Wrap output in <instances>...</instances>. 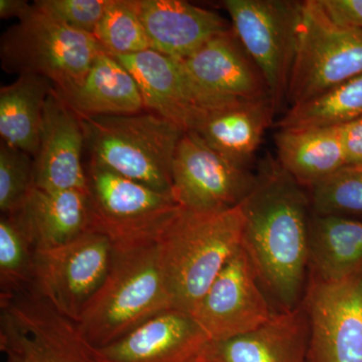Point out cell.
<instances>
[{"label":"cell","instance_id":"obj_24","mask_svg":"<svg viewBox=\"0 0 362 362\" xmlns=\"http://www.w3.org/2000/svg\"><path fill=\"white\" fill-rule=\"evenodd\" d=\"M54 89L49 78L20 75L0 89L1 141L35 158L39 151L42 115L47 97Z\"/></svg>","mask_w":362,"mask_h":362},{"label":"cell","instance_id":"obj_22","mask_svg":"<svg viewBox=\"0 0 362 362\" xmlns=\"http://www.w3.org/2000/svg\"><path fill=\"white\" fill-rule=\"evenodd\" d=\"M275 144L281 168L307 189L347 166L340 126L283 128Z\"/></svg>","mask_w":362,"mask_h":362},{"label":"cell","instance_id":"obj_29","mask_svg":"<svg viewBox=\"0 0 362 362\" xmlns=\"http://www.w3.org/2000/svg\"><path fill=\"white\" fill-rule=\"evenodd\" d=\"M312 214L362 216V168L345 166L309 188Z\"/></svg>","mask_w":362,"mask_h":362},{"label":"cell","instance_id":"obj_15","mask_svg":"<svg viewBox=\"0 0 362 362\" xmlns=\"http://www.w3.org/2000/svg\"><path fill=\"white\" fill-rule=\"evenodd\" d=\"M211 342L192 314L170 309L90 351L95 362H204Z\"/></svg>","mask_w":362,"mask_h":362},{"label":"cell","instance_id":"obj_8","mask_svg":"<svg viewBox=\"0 0 362 362\" xmlns=\"http://www.w3.org/2000/svg\"><path fill=\"white\" fill-rule=\"evenodd\" d=\"M233 30L265 78L276 113L287 99L302 1L226 0Z\"/></svg>","mask_w":362,"mask_h":362},{"label":"cell","instance_id":"obj_5","mask_svg":"<svg viewBox=\"0 0 362 362\" xmlns=\"http://www.w3.org/2000/svg\"><path fill=\"white\" fill-rule=\"evenodd\" d=\"M107 52L93 35L73 30L37 11L2 35V69L49 78L61 95L82 84L100 54Z\"/></svg>","mask_w":362,"mask_h":362},{"label":"cell","instance_id":"obj_21","mask_svg":"<svg viewBox=\"0 0 362 362\" xmlns=\"http://www.w3.org/2000/svg\"><path fill=\"white\" fill-rule=\"evenodd\" d=\"M275 114L271 99L244 100L209 112L194 131L221 156L247 168Z\"/></svg>","mask_w":362,"mask_h":362},{"label":"cell","instance_id":"obj_33","mask_svg":"<svg viewBox=\"0 0 362 362\" xmlns=\"http://www.w3.org/2000/svg\"><path fill=\"white\" fill-rule=\"evenodd\" d=\"M340 129L347 166L362 168V117L340 126Z\"/></svg>","mask_w":362,"mask_h":362},{"label":"cell","instance_id":"obj_27","mask_svg":"<svg viewBox=\"0 0 362 362\" xmlns=\"http://www.w3.org/2000/svg\"><path fill=\"white\" fill-rule=\"evenodd\" d=\"M35 249L16 214L0 218V298L33 287Z\"/></svg>","mask_w":362,"mask_h":362},{"label":"cell","instance_id":"obj_13","mask_svg":"<svg viewBox=\"0 0 362 362\" xmlns=\"http://www.w3.org/2000/svg\"><path fill=\"white\" fill-rule=\"evenodd\" d=\"M276 311L251 259L240 247L192 315L211 341H221L258 329Z\"/></svg>","mask_w":362,"mask_h":362},{"label":"cell","instance_id":"obj_14","mask_svg":"<svg viewBox=\"0 0 362 362\" xmlns=\"http://www.w3.org/2000/svg\"><path fill=\"white\" fill-rule=\"evenodd\" d=\"M180 61L211 112L244 100L271 99L265 78L233 28Z\"/></svg>","mask_w":362,"mask_h":362},{"label":"cell","instance_id":"obj_18","mask_svg":"<svg viewBox=\"0 0 362 362\" xmlns=\"http://www.w3.org/2000/svg\"><path fill=\"white\" fill-rule=\"evenodd\" d=\"M151 49L183 59L214 37L230 30L214 11L182 0H135Z\"/></svg>","mask_w":362,"mask_h":362},{"label":"cell","instance_id":"obj_2","mask_svg":"<svg viewBox=\"0 0 362 362\" xmlns=\"http://www.w3.org/2000/svg\"><path fill=\"white\" fill-rule=\"evenodd\" d=\"M243 230L242 204L213 213L178 207L156 240L175 309L192 313L223 267L242 247Z\"/></svg>","mask_w":362,"mask_h":362},{"label":"cell","instance_id":"obj_20","mask_svg":"<svg viewBox=\"0 0 362 362\" xmlns=\"http://www.w3.org/2000/svg\"><path fill=\"white\" fill-rule=\"evenodd\" d=\"M14 214L35 250L63 246L92 230L89 194L85 190L47 192L33 187Z\"/></svg>","mask_w":362,"mask_h":362},{"label":"cell","instance_id":"obj_17","mask_svg":"<svg viewBox=\"0 0 362 362\" xmlns=\"http://www.w3.org/2000/svg\"><path fill=\"white\" fill-rule=\"evenodd\" d=\"M114 57L135 78L146 110L185 131H194L209 113L180 59L151 49Z\"/></svg>","mask_w":362,"mask_h":362},{"label":"cell","instance_id":"obj_32","mask_svg":"<svg viewBox=\"0 0 362 362\" xmlns=\"http://www.w3.org/2000/svg\"><path fill=\"white\" fill-rule=\"evenodd\" d=\"M319 4L337 25L362 30V0H319Z\"/></svg>","mask_w":362,"mask_h":362},{"label":"cell","instance_id":"obj_6","mask_svg":"<svg viewBox=\"0 0 362 362\" xmlns=\"http://www.w3.org/2000/svg\"><path fill=\"white\" fill-rule=\"evenodd\" d=\"M362 74V30L337 25L319 0L302 1L287 99L304 103Z\"/></svg>","mask_w":362,"mask_h":362},{"label":"cell","instance_id":"obj_25","mask_svg":"<svg viewBox=\"0 0 362 362\" xmlns=\"http://www.w3.org/2000/svg\"><path fill=\"white\" fill-rule=\"evenodd\" d=\"M310 275L338 280L362 267V221L312 214L309 228Z\"/></svg>","mask_w":362,"mask_h":362},{"label":"cell","instance_id":"obj_26","mask_svg":"<svg viewBox=\"0 0 362 362\" xmlns=\"http://www.w3.org/2000/svg\"><path fill=\"white\" fill-rule=\"evenodd\" d=\"M362 117V74L304 103L294 105L278 121L283 128L332 127Z\"/></svg>","mask_w":362,"mask_h":362},{"label":"cell","instance_id":"obj_23","mask_svg":"<svg viewBox=\"0 0 362 362\" xmlns=\"http://www.w3.org/2000/svg\"><path fill=\"white\" fill-rule=\"evenodd\" d=\"M61 96L80 118L131 115L146 110L135 78L108 52L98 57L80 87Z\"/></svg>","mask_w":362,"mask_h":362},{"label":"cell","instance_id":"obj_19","mask_svg":"<svg viewBox=\"0 0 362 362\" xmlns=\"http://www.w3.org/2000/svg\"><path fill=\"white\" fill-rule=\"evenodd\" d=\"M309 324L302 304L276 311L258 329L211 341L204 362H309Z\"/></svg>","mask_w":362,"mask_h":362},{"label":"cell","instance_id":"obj_7","mask_svg":"<svg viewBox=\"0 0 362 362\" xmlns=\"http://www.w3.org/2000/svg\"><path fill=\"white\" fill-rule=\"evenodd\" d=\"M87 177L92 230L107 235L114 247L154 242L180 207L170 194L93 162Z\"/></svg>","mask_w":362,"mask_h":362},{"label":"cell","instance_id":"obj_30","mask_svg":"<svg viewBox=\"0 0 362 362\" xmlns=\"http://www.w3.org/2000/svg\"><path fill=\"white\" fill-rule=\"evenodd\" d=\"M33 185V158L20 149L0 144V211L14 214L21 211Z\"/></svg>","mask_w":362,"mask_h":362},{"label":"cell","instance_id":"obj_3","mask_svg":"<svg viewBox=\"0 0 362 362\" xmlns=\"http://www.w3.org/2000/svg\"><path fill=\"white\" fill-rule=\"evenodd\" d=\"M170 309L175 307L154 240L114 247L110 270L77 324L90 346L102 347Z\"/></svg>","mask_w":362,"mask_h":362},{"label":"cell","instance_id":"obj_10","mask_svg":"<svg viewBox=\"0 0 362 362\" xmlns=\"http://www.w3.org/2000/svg\"><path fill=\"white\" fill-rule=\"evenodd\" d=\"M113 256V243L96 230H89L63 246L35 250L30 291L78 323L103 284Z\"/></svg>","mask_w":362,"mask_h":362},{"label":"cell","instance_id":"obj_31","mask_svg":"<svg viewBox=\"0 0 362 362\" xmlns=\"http://www.w3.org/2000/svg\"><path fill=\"white\" fill-rule=\"evenodd\" d=\"M110 0H37L33 6L73 30L94 35Z\"/></svg>","mask_w":362,"mask_h":362},{"label":"cell","instance_id":"obj_34","mask_svg":"<svg viewBox=\"0 0 362 362\" xmlns=\"http://www.w3.org/2000/svg\"><path fill=\"white\" fill-rule=\"evenodd\" d=\"M33 6H30L25 0H0V18H18L23 20L30 11Z\"/></svg>","mask_w":362,"mask_h":362},{"label":"cell","instance_id":"obj_16","mask_svg":"<svg viewBox=\"0 0 362 362\" xmlns=\"http://www.w3.org/2000/svg\"><path fill=\"white\" fill-rule=\"evenodd\" d=\"M86 146L81 118L56 89L47 97L42 115L39 151L33 158V185L47 192H88L83 165Z\"/></svg>","mask_w":362,"mask_h":362},{"label":"cell","instance_id":"obj_12","mask_svg":"<svg viewBox=\"0 0 362 362\" xmlns=\"http://www.w3.org/2000/svg\"><path fill=\"white\" fill-rule=\"evenodd\" d=\"M171 181L178 206L213 213L239 206L252 192L256 175L221 156L195 131H187L176 147Z\"/></svg>","mask_w":362,"mask_h":362},{"label":"cell","instance_id":"obj_28","mask_svg":"<svg viewBox=\"0 0 362 362\" xmlns=\"http://www.w3.org/2000/svg\"><path fill=\"white\" fill-rule=\"evenodd\" d=\"M94 37L112 56H128L151 49L135 0H110Z\"/></svg>","mask_w":362,"mask_h":362},{"label":"cell","instance_id":"obj_4","mask_svg":"<svg viewBox=\"0 0 362 362\" xmlns=\"http://www.w3.org/2000/svg\"><path fill=\"white\" fill-rule=\"evenodd\" d=\"M81 122L90 162L171 195L173 157L187 131L150 111L88 117Z\"/></svg>","mask_w":362,"mask_h":362},{"label":"cell","instance_id":"obj_9","mask_svg":"<svg viewBox=\"0 0 362 362\" xmlns=\"http://www.w3.org/2000/svg\"><path fill=\"white\" fill-rule=\"evenodd\" d=\"M4 362H95L78 324L32 291L0 298Z\"/></svg>","mask_w":362,"mask_h":362},{"label":"cell","instance_id":"obj_11","mask_svg":"<svg viewBox=\"0 0 362 362\" xmlns=\"http://www.w3.org/2000/svg\"><path fill=\"white\" fill-rule=\"evenodd\" d=\"M309 362H362V267L338 280L309 274L302 301Z\"/></svg>","mask_w":362,"mask_h":362},{"label":"cell","instance_id":"obj_1","mask_svg":"<svg viewBox=\"0 0 362 362\" xmlns=\"http://www.w3.org/2000/svg\"><path fill=\"white\" fill-rule=\"evenodd\" d=\"M242 247L278 311L303 301L309 271L311 204L305 188L268 157L242 202Z\"/></svg>","mask_w":362,"mask_h":362}]
</instances>
